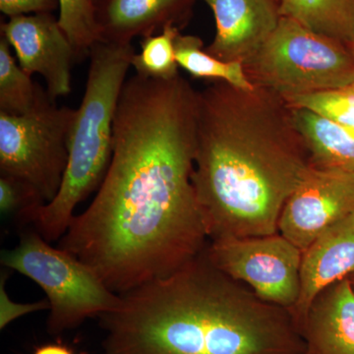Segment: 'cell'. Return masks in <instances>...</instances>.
I'll return each mask as SVG.
<instances>
[{
	"label": "cell",
	"mask_w": 354,
	"mask_h": 354,
	"mask_svg": "<svg viewBox=\"0 0 354 354\" xmlns=\"http://www.w3.org/2000/svg\"><path fill=\"white\" fill-rule=\"evenodd\" d=\"M213 11L216 35L206 50L245 64L276 31L281 15L276 0H203Z\"/></svg>",
	"instance_id": "8fae6325"
},
{
	"label": "cell",
	"mask_w": 354,
	"mask_h": 354,
	"mask_svg": "<svg viewBox=\"0 0 354 354\" xmlns=\"http://www.w3.org/2000/svg\"><path fill=\"white\" fill-rule=\"evenodd\" d=\"M283 17L354 48V0H278Z\"/></svg>",
	"instance_id": "2e32d148"
},
{
	"label": "cell",
	"mask_w": 354,
	"mask_h": 354,
	"mask_svg": "<svg viewBox=\"0 0 354 354\" xmlns=\"http://www.w3.org/2000/svg\"><path fill=\"white\" fill-rule=\"evenodd\" d=\"M298 329L304 354H354V290L349 279L321 291Z\"/></svg>",
	"instance_id": "4fadbf2b"
},
{
	"label": "cell",
	"mask_w": 354,
	"mask_h": 354,
	"mask_svg": "<svg viewBox=\"0 0 354 354\" xmlns=\"http://www.w3.org/2000/svg\"><path fill=\"white\" fill-rule=\"evenodd\" d=\"M348 279H349V281H351V285L353 286L354 290V272L351 274V276L348 277Z\"/></svg>",
	"instance_id": "484cf974"
},
{
	"label": "cell",
	"mask_w": 354,
	"mask_h": 354,
	"mask_svg": "<svg viewBox=\"0 0 354 354\" xmlns=\"http://www.w3.org/2000/svg\"><path fill=\"white\" fill-rule=\"evenodd\" d=\"M51 100L48 91L32 80L21 68L12 48L4 36L0 38V113L24 115L37 111Z\"/></svg>",
	"instance_id": "e0dca14e"
},
{
	"label": "cell",
	"mask_w": 354,
	"mask_h": 354,
	"mask_svg": "<svg viewBox=\"0 0 354 354\" xmlns=\"http://www.w3.org/2000/svg\"><path fill=\"white\" fill-rule=\"evenodd\" d=\"M312 167L354 174V129L304 109L291 108Z\"/></svg>",
	"instance_id": "9a60e30c"
},
{
	"label": "cell",
	"mask_w": 354,
	"mask_h": 354,
	"mask_svg": "<svg viewBox=\"0 0 354 354\" xmlns=\"http://www.w3.org/2000/svg\"><path fill=\"white\" fill-rule=\"evenodd\" d=\"M59 8L58 0H0V10L9 18L30 14L51 13Z\"/></svg>",
	"instance_id": "cb8c5ba5"
},
{
	"label": "cell",
	"mask_w": 354,
	"mask_h": 354,
	"mask_svg": "<svg viewBox=\"0 0 354 354\" xmlns=\"http://www.w3.org/2000/svg\"><path fill=\"white\" fill-rule=\"evenodd\" d=\"M104 314L99 354H304L290 310L268 304L209 261L206 247Z\"/></svg>",
	"instance_id": "3957f363"
},
{
	"label": "cell",
	"mask_w": 354,
	"mask_h": 354,
	"mask_svg": "<svg viewBox=\"0 0 354 354\" xmlns=\"http://www.w3.org/2000/svg\"><path fill=\"white\" fill-rule=\"evenodd\" d=\"M243 65L254 85L283 99L354 82L349 46L283 16L271 38Z\"/></svg>",
	"instance_id": "5b68a950"
},
{
	"label": "cell",
	"mask_w": 354,
	"mask_h": 354,
	"mask_svg": "<svg viewBox=\"0 0 354 354\" xmlns=\"http://www.w3.org/2000/svg\"><path fill=\"white\" fill-rule=\"evenodd\" d=\"M134 55L131 44L106 41H97L90 51L87 84L76 109L62 186L32 223L50 243L64 236L77 206L99 189L106 176L113 156L114 116Z\"/></svg>",
	"instance_id": "277c9868"
},
{
	"label": "cell",
	"mask_w": 354,
	"mask_h": 354,
	"mask_svg": "<svg viewBox=\"0 0 354 354\" xmlns=\"http://www.w3.org/2000/svg\"><path fill=\"white\" fill-rule=\"evenodd\" d=\"M206 253L220 271L249 286L268 304L290 312L297 305L302 251L279 232L209 241Z\"/></svg>",
	"instance_id": "ba28073f"
},
{
	"label": "cell",
	"mask_w": 354,
	"mask_h": 354,
	"mask_svg": "<svg viewBox=\"0 0 354 354\" xmlns=\"http://www.w3.org/2000/svg\"><path fill=\"white\" fill-rule=\"evenodd\" d=\"M34 354H74L68 346L60 344H44L36 348Z\"/></svg>",
	"instance_id": "d4e9b609"
},
{
	"label": "cell",
	"mask_w": 354,
	"mask_h": 354,
	"mask_svg": "<svg viewBox=\"0 0 354 354\" xmlns=\"http://www.w3.org/2000/svg\"><path fill=\"white\" fill-rule=\"evenodd\" d=\"M276 1H278V0H276Z\"/></svg>",
	"instance_id": "83f0119b"
},
{
	"label": "cell",
	"mask_w": 354,
	"mask_h": 354,
	"mask_svg": "<svg viewBox=\"0 0 354 354\" xmlns=\"http://www.w3.org/2000/svg\"><path fill=\"white\" fill-rule=\"evenodd\" d=\"M353 211L354 174L311 167L281 211L279 234L304 252Z\"/></svg>",
	"instance_id": "9c48e42d"
},
{
	"label": "cell",
	"mask_w": 354,
	"mask_h": 354,
	"mask_svg": "<svg viewBox=\"0 0 354 354\" xmlns=\"http://www.w3.org/2000/svg\"><path fill=\"white\" fill-rule=\"evenodd\" d=\"M311 167L279 95L221 81L198 92L192 183L209 241L278 234L281 211Z\"/></svg>",
	"instance_id": "7a4b0ae2"
},
{
	"label": "cell",
	"mask_w": 354,
	"mask_h": 354,
	"mask_svg": "<svg viewBox=\"0 0 354 354\" xmlns=\"http://www.w3.org/2000/svg\"><path fill=\"white\" fill-rule=\"evenodd\" d=\"M353 272L354 211L327 228L302 252L301 290L291 310L297 327L321 291Z\"/></svg>",
	"instance_id": "7c38bea8"
},
{
	"label": "cell",
	"mask_w": 354,
	"mask_h": 354,
	"mask_svg": "<svg viewBox=\"0 0 354 354\" xmlns=\"http://www.w3.org/2000/svg\"><path fill=\"white\" fill-rule=\"evenodd\" d=\"M351 50H353V55H354V48H351Z\"/></svg>",
	"instance_id": "4316f807"
},
{
	"label": "cell",
	"mask_w": 354,
	"mask_h": 354,
	"mask_svg": "<svg viewBox=\"0 0 354 354\" xmlns=\"http://www.w3.org/2000/svg\"><path fill=\"white\" fill-rule=\"evenodd\" d=\"M180 34L176 26H167L162 32L144 38L141 51L135 53L132 67L137 75L169 80L178 76L176 41Z\"/></svg>",
	"instance_id": "ffe728a7"
},
{
	"label": "cell",
	"mask_w": 354,
	"mask_h": 354,
	"mask_svg": "<svg viewBox=\"0 0 354 354\" xmlns=\"http://www.w3.org/2000/svg\"><path fill=\"white\" fill-rule=\"evenodd\" d=\"M7 272H1L0 277V329H6L7 326L16 319L41 311L50 309L48 300L32 302V304H16L9 297L6 288Z\"/></svg>",
	"instance_id": "603a6c76"
},
{
	"label": "cell",
	"mask_w": 354,
	"mask_h": 354,
	"mask_svg": "<svg viewBox=\"0 0 354 354\" xmlns=\"http://www.w3.org/2000/svg\"><path fill=\"white\" fill-rule=\"evenodd\" d=\"M177 64L195 78L221 81L243 90H253L255 85L247 76L244 65L236 62H223L209 55L203 48L201 39L179 34L176 41Z\"/></svg>",
	"instance_id": "ac0fdd59"
},
{
	"label": "cell",
	"mask_w": 354,
	"mask_h": 354,
	"mask_svg": "<svg viewBox=\"0 0 354 354\" xmlns=\"http://www.w3.org/2000/svg\"><path fill=\"white\" fill-rule=\"evenodd\" d=\"M59 22L76 53L77 62L85 59L97 41L101 31L97 19L100 0H58Z\"/></svg>",
	"instance_id": "d6986e66"
},
{
	"label": "cell",
	"mask_w": 354,
	"mask_h": 354,
	"mask_svg": "<svg viewBox=\"0 0 354 354\" xmlns=\"http://www.w3.org/2000/svg\"><path fill=\"white\" fill-rule=\"evenodd\" d=\"M197 106L180 75L123 85L108 171L57 241L118 295L174 274L208 244L192 183Z\"/></svg>",
	"instance_id": "6da1fadb"
},
{
	"label": "cell",
	"mask_w": 354,
	"mask_h": 354,
	"mask_svg": "<svg viewBox=\"0 0 354 354\" xmlns=\"http://www.w3.org/2000/svg\"><path fill=\"white\" fill-rule=\"evenodd\" d=\"M290 108L304 109L354 129V82L344 87L283 97Z\"/></svg>",
	"instance_id": "44dd1931"
},
{
	"label": "cell",
	"mask_w": 354,
	"mask_h": 354,
	"mask_svg": "<svg viewBox=\"0 0 354 354\" xmlns=\"http://www.w3.org/2000/svg\"><path fill=\"white\" fill-rule=\"evenodd\" d=\"M44 202L29 184L16 177L0 174V212L22 223H32Z\"/></svg>",
	"instance_id": "7402d4cb"
},
{
	"label": "cell",
	"mask_w": 354,
	"mask_h": 354,
	"mask_svg": "<svg viewBox=\"0 0 354 354\" xmlns=\"http://www.w3.org/2000/svg\"><path fill=\"white\" fill-rule=\"evenodd\" d=\"M75 114L55 101L24 115L0 113V174L31 185L44 204L53 201L68 162Z\"/></svg>",
	"instance_id": "52a82bcc"
},
{
	"label": "cell",
	"mask_w": 354,
	"mask_h": 354,
	"mask_svg": "<svg viewBox=\"0 0 354 354\" xmlns=\"http://www.w3.org/2000/svg\"><path fill=\"white\" fill-rule=\"evenodd\" d=\"M1 35L8 41L21 68L29 75L43 76L53 101L71 93L72 65L76 53L58 19L51 13L30 14L2 23Z\"/></svg>",
	"instance_id": "30bf717a"
},
{
	"label": "cell",
	"mask_w": 354,
	"mask_h": 354,
	"mask_svg": "<svg viewBox=\"0 0 354 354\" xmlns=\"http://www.w3.org/2000/svg\"><path fill=\"white\" fill-rule=\"evenodd\" d=\"M191 0H100L101 41L129 44L135 37L158 34L174 25Z\"/></svg>",
	"instance_id": "5bb4252c"
},
{
	"label": "cell",
	"mask_w": 354,
	"mask_h": 354,
	"mask_svg": "<svg viewBox=\"0 0 354 354\" xmlns=\"http://www.w3.org/2000/svg\"><path fill=\"white\" fill-rule=\"evenodd\" d=\"M1 265L41 286L50 304L48 330L57 335L73 330L87 319L113 311L120 295L109 290L82 261L36 232L21 235L20 242L1 253Z\"/></svg>",
	"instance_id": "8992f818"
}]
</instances>
